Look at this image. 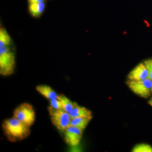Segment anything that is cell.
<instances>
[{"label":"cell","mask_w":152,"mask_h":152,"mask_svg":"<svg viewBox=\"0 0 152 152\" xmlns=\"http://www.w3.org/2000/svg\"><path fill=\"white\" fill-rule=\"evenodd\" d=\"M45 8V3L43 2L30 4L29 10L33 16L39 17L44 12Z\"/></svg>","instance_id":"cell-11"},{"label":"cell","mask_w":152,"mask_h":152,"mask_svg":"<svg viewBox=\"0 0 152 152\" xmlns=\"http://www.w3.org/2000/svg\"><path fill=\"white\" fill-rule=\"evenodd\" d=\"M2 127L5 135L12 142L24 140L31 133L30 126L14 117L5 120Z\"/></svg>","instance_id":"cell-1"},{"label":"cell","mask_w":152,"mask_h":152,"mask_svg":"<svg viewBox=\"0 0 152 152\" xmlns=\"http://www.w3.org/2000/svg\"><path fill=\"white\" fill-rule=\"evenodd\" d=\"M36 90L42 96L49 100L58 99V95H57L54 90L47 85H40L36 88Z\"/></svg>","instance_id":"cell-8"},{"label":"cell","mask_w":152,"mask_h":152,"mask_svg":"<svg viewBox=\"0 0 152 152\" xmlns=\"http://www.w3.org/2000/svg\"><path fill=\"white\" fill-rule=\"evenodd\" d=\"M48 109L53 124L60 132H64L71 125L72 118L69 113L64 110H56L50 106Z\"/></svg>","instance_id":"cell-3"},{"label":"cell","mask_w":152,"mask_h":152,"mask_svg":"<svg viewBox=\"0 0 152 152\" xmlns=\"http://www.w3.org/2000/svg\"><path fill=\"white\" fill-rule=\"evenodd\" d=\"M132 152H152V147L148 144H139L134 147Z\"/></svg>","instance_id":"cell-14"},{"label":"cell","mask_w":152,"mask_h":152,"mask_svg":"<svg viewBox=\"0 0 152 152\" xmlns=\"http://www.w3.org/2000/svg\"><path fill=\"white\" fill-rule=\"evenodd\" d=\"M11 39L8 33L4 28L0 30V48L7 47L11 43Z\"/></svg>","instance_id":"cell-13"},{"label":"cell","mask_w":152,"mask_h":152,"mask_svg":"<svg viewBox=\"0 0 152 152\" xmlns=\"http://www.w3.org/2000/svg\"><path fill=\"white\" fill-rule=\"evenodd\" d=\"M127 84L133 92L141 97L148 98L152 93L151 80L148 78L139 81L128 80Z\"/></svg>","instance_id":"cell-5"},{"label":"cell","mask_w":152,"mask_h":152,"mask_svg":"<svg viewBox=\"0 0 152 152\" xmlns=\"http://www.w3.org/2000/svg\"><path fill=\"white\" fill-rule=\"evenodd\" d=\"M64 133L66 142L69 145L75 146L78 145L80 142L83 131L70 125L67 128Z\"/></svg>","instance_id":"cell-6"},{"label":"cell","mask_w":152,"mask_h":152,"mask_svg":"<svg viewBox=\"0 0 152 152\" xmlns=\"http://www.w3.org/2000/svg\"><path fill=\"white\" fill-rule=\"evenodd\" d=\"M92 118V115L76 117L72 119L71 125L79 128L80 129L83 131L86 128Z\"/></svg>","instance_id":"cell-9"},{"label":"cell","mask_w":152,"mask_h":152,"mask_svg":"<svg viewBox=\"0 0 152 152\" xmlns=\"http://www.w3.org/2000/svg\"><path fill=\"white\" fill-rule=\"evenodd\" d=\"M72 118L76 117L91 116L92 113L90 110L84 107L79 106L76 103H74V107L69 113Z\"/></svg>","instance_id":"cell-10"},{"label":"cell","mask_w":152,"mask_h":152,"mask_svg":"<svg viewBox=\"0 0 152 152\" xmlns=\"http://www.w3.org/2000/svg\"><path fill=\"white\" fill-rule=\"evenodd\" d=\"M44 0H28L29 3L30 4L42 2Z\"/></svg>","instance_id":"cell-17"},{"label":"cell","mask_w":152,"mask_h":152,"mask_svg":"<svg viewBox=\"0 0 152 152\" xmlns=\"http://www.w3.org/2000/svg\"><path fill=\"white\" fill-rule=\"evenodd\" d=\"M14 117L30 127L34 122L35 113L31 105L24 103L15 110Z\"/></svg>","instance_id":"cell-4"},{"label":"cell","mask_w":152,"mask_h":152,"mask_svg":"<svg viewBox=\"0 0 152 152\" xmlns=\"http://www.w3.org/2000/svg\"><path fill=\"white\" fill-rule=\"evenodd\" d=\"M143 63L148 72V78L152 80V58L145 60Z\"/></svg>","instance_id":"cell-16"},{"label":"cell","mask_w":152,"mask_h":152,"mask_svg":"<svg viewBox=\"0 0 152 152\" xmlns=\"http://www.w3.org/2000/svg\"><path fill=\"white\" fill-rule=\"evenodd\" d=\"M151 83H152V90H151V91H152V80H151Z\"/></svg>","instance_id":"cell-19"},{"label":"cell","mask_w":152,"mask_h":152,"mask_svg":"<svg viewBox=\"0 0 152 152\" xmlns=\"http://www.w3.org/2000/svg\"><path fill=\"white\" fill-rule=\"evenodd\" d=\"M14 53L8 47L0 49V74L3 76H9L13 73L15 66V59Z\"/></svg>","instance_id":"cell-2"},{"label":"cell","mask_w":152,"mask_h":152,"mask_svg":"<svg viewBox=\"0 0 152 152\" xmlns=\"http://www.w3.org/2000/svg\"><path fill=\"white\" fill-rule=\"evenodd\" d=\"M148 103L152 107V98L150 99V100L149 101Z\"/></svg>","instance_id":"cell-18"},{"label":"cell","mask_w":152,"mask_h":152,"mask_svg":"<svg viewBox=\"0 0 152 152\" xmlns=\"http://www.w3.org/2000/svg\"><path fill=\"white\" fill-rule=\"evenodd\" d=\"M58 99L61 101L63 110L69 113L73 108L75 102H72L64 94L58 95Z\"/></svg>","instance_id":"cell-12"},{"label":"cell","mask_w":152,"mask_h":152,"mask_svg":"<svg viewBox=\"0 0 152 152\" xmlns=\"http://www.w3.org/2000/svg\"><path fill=\"white\" fill-rule=\"evenodd\" d=\"M50 106L56 110H63L61 101L58 97V99L50 100Z\"/></svg>","instance_id":"cell-15"},{"label":"cell","mask_w":152,"mask_h":152,"mask_svg":"<svg viewBox=\"0 0 152 152\" xmlns=\"http://www.w3.org/2000/svg\"><path fill=\"white\" fill-rule=\"evenodd\" d=\"M148 72L144 63H141L130 72L127 76L128 80L139 81L148 78Z\"/></svg>","instance_id":"cell-7"}]
</instances>
